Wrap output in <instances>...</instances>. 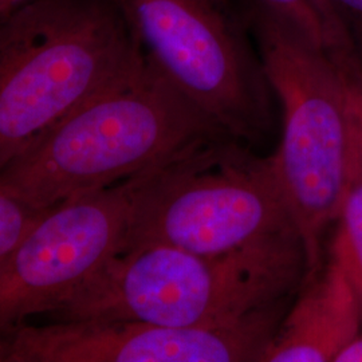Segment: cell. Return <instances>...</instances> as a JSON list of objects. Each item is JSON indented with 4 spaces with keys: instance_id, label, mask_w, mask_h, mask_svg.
<instances>
[{
    "instance_id": "e0dca14e",
    "label": "cell",
    "mask_w": 362,
    "mask_h": 362,
    "mask_svg": "<svg viewBox=\"0 0 362 362\" xmlns=\"http://www.w3.org/2000/svg\"><path fill=\"white\" fill-rule=\"evenodd\" d=\"M7 361V339L0 338V362Z\"/></svg>"
},
{
    "instance_id": "ba28073f",
    "label": "cell",
    "mask_w": 362,
    "mask_h": 362,
    "mask_svg": "<svg viewBox=\"0 0 362 362\" xmlns=\"http://www.w3.org/2000/svg\"><path fill=\"white\" fill-rule=\"evenodd\" d=\"M287 303L212 326L97 320L23 325L7 338L6 362H264Z\"/></svg>"
},
{
    "instance_id": "5b68a950",
    "label": "cell",
    "mask_w": 362,
    "mask_h": 362,
    "mask_svg": "<svg viewBox=\"0 0 362 362\" xmlns=\"http://www.w3.org/2000/svg\"><path fill=\"white\" fill-rule=\"evenodd\" d=\"M247 145L223 136L133 176L124 250L167 245L224 254L298 233L272 156Z\"/></svg>"
},
{
    "instance_id": "7a4b0ae2",
    "label": "cell",
    "mask_w": 362,
    "mask_h": 362,
    "mask_svg": "<svg viewBox=\"0 0 362 362\" xmlns=\"http://www.w3.org/2000/svg\"><path fill=\"white\" fill-rule=\"evenodd\" d=\"M305 276L298 233L224 254L144 245L117 254L54 314L62 321L227 324L290 300Z\"/></svg>"
},
{
    "instance_id": "4fadbf2b",
    "label": "cell",
    "mask_w": 362,
    "mask_h": 362,
    "mask_svg": "<svg viewBox=\"0 0 362 362\" xmlns=\"http://www.w3.org/2000/svg\"><path fill=\"white\" fill-rule=\"evenodd\" d=\"M42 211L0 188V258L13 248Z\"/></svg>"
},
{
    "instance_id": "30bf717a",
    "label": "cell",
    "mask_w": 362,
    "mask_h": 362,
    "mask_svg": "<svg viewBox=\"0 0 362 362\" xmlns=\"http://www.w3.org/2000/svg\"><path fill=\"white\" fill-rule=\"evenodd\" d=\"M298 28L327 55L356 50L336 8L329 0H254Z\"/></svg>"
},
{
    "instance_id": "8fae6325",
    "label": "cell",
    "mask_w": 362,
    "mask_h": 362,
    "mask_svg": "<svg viewBox=\"0 0 362 362\" xmlns=\"http://www.w3.org/2000/svg\"><path fill=\"white\" fill-rule=\"evenodd\" d=\"M338 230L332 257L337 259L356 286L362 302V177L351 176L337 218Z\"/></svg>"
},
{
    "instance_id": "9a60e30c",
    "label": "cell",
    "mask_w": 362,
    "mask_h": 362,
    "mask_svg": "<svg viewBox=\"0 0 362 362\" xmlns=\"http://www.w3.org/2000/svg\"><path fill=\"white\" fill-rule=\"evenodd\" d=\"M334 362H362V333L337 356Z\"/></svg>"
},
{
    "instance_id": "277c9868",
    "label": "cell",
    "mask_w": 362,
    "mask_h": 362,
    "mask_svg": "<svg viewBox=\"0 0 362 362\" xmlns=\"http://www.w3.org/2000/svg\"><path fill=\"white\" fill-rule=\"evenodd\" d=\"M250 21L264 76L284 112L282 140L272 161L303 243L309 279L324 267L322 239L349 188L344 86L330 57L282 16L254 1Z\"/></svg>"
},
{
    "instance_id": "3957f363",
    "label": "cell",
    "mask_w": 362,
    "mask_h": 362,
    "mask_svg": "<svg viewBox=\"0 0 362 362\" xmlns=\"http://www.w3.org/2000/svg\"><path fill=\"white\" fill-rule=\"evenodd\" d=\"M140 54L115 0H33L0 18V169Z\"/></svg>"
},
{
    "instance_id": "6da1fadb",
    "label": "cell",
    "mask_w": 362,
    "mask_h": 362,
    "mask_svg": "<svg viewBox=\"0 0 362 362\" xmlns=\"http://www.w3.org/2000/svg\"><path fill=\"white\" fill-rule=\"evenodd\" d=\"M223 136L141 50L127 71L0 169V188L45 209Z\"/></svg>"
},
{
    "instance_id": "2e32d148",
    "label": "cell",
    "mask_w": 362,
    "mask_h": 362,
    "mask_svg": "<svg viewBox=\"0 0 362 362\" xmlns=\"http://www.w3.org/2000/svg\"><path fill=\"white\" fill-rule=\"evenodd\" d=\"M33 0H0V18L26 6Z\"/></svg>"
},
{
    "instance_id": "5bb4252c",
    "label": "cell",
    "mask_w": 362,
    "mask_h": 362,
    "mask_svg": "<svg viewBox=\"0 0 362 362\" xmlns=\"http://www.w3.org/2000/svg\"><path fill=\"white\" fill-rule=\"evenodd\" d=\"M346 27L362 58V0H329Z\"/></svg>"
},
{
    "instance_id": "9c48e42d",
    "label": "cell",
    "mask_w": 362,
    "mask_h": 362,
    "mask_svg": "<svg viewBox=\"0 0 362 362\" xmlns=\"http://www.w3.org/2000/svg\"><path fill=\"white\" fill-rule=\"evenodd\" d=\"M362 302L337 259L300 286L264 362H334L361 332Z\"/></svg>"
},
{
    "instance_id": "8992f818",
    "label": "cell",
    "mask_w": 362,
    "mask_h": 362,
    "mask_svg": "<svg viewBox=\"0 0 362 362\" xmlns=\"http://www.w3.org/2000/svg\"><path fill=\"white\" fill-rule=\"evenodd\" d=\"M145 55L220 129L258 143L270 86L224 0H115Z\"/></svg>"
},
{
    "instance_id": "7c38bea8",
    "label": "cell",
    "mask_w": 362,
    "mask_h": 362,
    "mask_svg": "<svg viewBox=\"0 0 362 362\" xmlns=\"http://www.w3.org/2000/svg\"><path fill=\"white\" fill-rule=\"evenodd\" d=\"M342 81L349 118L351 176L362 177V58L357 50L329 55Z\"/></svg>"
},
{
    "instance_id": "52a82bcc",
    "label": "cell",
    "mask_w": 362,
    "mask_h": 362,
    "mask_svg": "<svg viewBox=\"0 0 362 362\" xmlns=\"http://www.w3.org/2000/svg\"><path fill=\"white\" fill-rule=\"evenodd\" d=\"M132 208V177L45 208L0 258V338L61 308L119 254Z\"/></svg>"
}]
</instances>
